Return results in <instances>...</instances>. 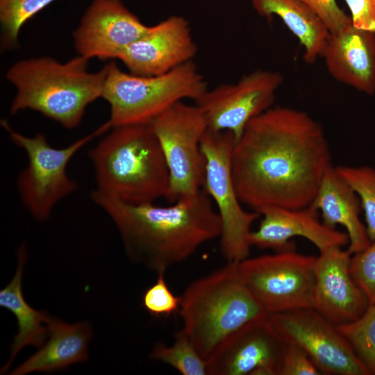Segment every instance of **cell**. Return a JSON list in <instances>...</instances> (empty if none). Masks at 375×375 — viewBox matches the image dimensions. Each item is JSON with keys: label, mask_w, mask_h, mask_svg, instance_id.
Returning a JSON list of instances; mask_svg holds the SVG:
<instances>
[{"label": "cell", "mask_w": 375, "mask_h": 375, "mask_svg": "<svg viewBox=\"0 0 375 375\" xmlns=\"http://www.w3.org/2000/svg\"><path fill=\"white\" fill-rule=\"evenodd\" d=\"M88 157L97 191L131 204L167 198L169 171L149 124L113 127L89 151Z\"/></svg>", "instance_id": "4"}, {"label": "cell", "mask_w": 375, "mask_h": 375, "mask_svg": "<svg viewBox=\"0 0 375 375\" xmlns=\"http://www.w3.org/2000/svg\"><path fill=\"white\" fill-rule=\"evenodd\" d=\"M258 13L278 15L303 46V60L312 64L322 56L329 31L321 19L299 0H252Z\"/></svg>", "instance_id": "22"}, {"label": "cell", "mask_w": 375, "mask_h": 375, "mask_svg": "<svg viewBox=\"0 0 375 375\" xmlns=\"http://www.w3.org/2000/svg\"><path fill=\"white\" fill-rule=\"evenodd\" d=\"M285 343L303 350L322 374L371 375L337 327L311 308L269 315Z\"/></svg>", "instance_id": "11"}, {"label": "cell", "mask_w": 375, "mask_h": 375, "mask_svg": "<svg viewBox=\"0 0 375 375\" xmlns=\"http://www.w3.org/2000/svg\"><path fill=\"white\" fill-rule=\"evenodd\" d=\"M101 97L110 105L111 127L149 124L175 103L197 101L208 89L192 62L160 75L140 76L122 71L110 61Z\"/></svg>", "instance_id": "6"}, {"label": "cell", "mask_w": 375, "mask_h": 375, "mask_svg": "<svg viewBox=\"0 0 375 375\" xmlns=\"http://www.w3.org/2000/svg\"><path fill=\"white\" fill-rule=\"evenodd\" d=\"M307 353L300 347L285 343L278 375H321Z\"/></svg>", "instance_id": "30"}, {"label": "cell", "mask_w": 375, "mask_h": 375, "mask_svg": "<svg viewBox=\"0 0 375 375\" xmlns=\"http://www.w3.org/2000/svg\"><path fill=\"white\" fill-rule=\"evenodd\" d=\"M91 337L92 328L88 323L67 324L51 317L47 342L9 374L51 372L85 362L88 359V347Z\"/></svg>", "instance_id": "20"}, {"label": "cell", "mask_w": 375, "mask_h": 375, "mask_svg": "<svg viewBox=\"0 0 375 375\" xmlns=\"http://www.w3.org/2000/svg\"><path fill=\"white\" fill-rule=\"evenodd\" d=\"M267 316L224 342L207 361L208 375H278L285 342Z\"/></svg>", "instance_id": "13"}, {"label": "cell", "mask_w": 375, "mask_h": 375, "mask_svg": "<svg viewBox=\"0 0 375 375\" xmlns=\"http://www.w3.org/2000/svg\"><path fill=\"white\" fill-rule=\"evenodd\" d=\"M150 358L165 363L183 375H207V362L182 330L175 334L171 346L156 344Z\"/></svg>", "instance_id": "23"}, {"label": "cell", "mask_w": 375, "mask_h": 375, "mask_svg": "<svg viewBox=\"0 0 375 375\" xmlns=\"http://www.w3.org/2000/svg\"><path fill=\"white\" fill-rule=\"evenodd\" d=\"M351 255L333 247L316 258L312 308L335 326L357 319L369 305L351 274Z\"/></svg>", "instance_id": "15"}, {"label": "cell", "mask_w": 375, "mask_h": 375, "mask_svg": "<svg viewBox=\"0 0 375 375\" xmlns=\"http://www.w3.org/2000/svg\"><path fill=\"white\" fill-rule=\"evenodd\" d=\"M56 0H0V22L4 48L18 45L24 24Z\"/></svg>", "instance_id": "26"}, {"label": "cell", "mask_w": 375, "mask_h": 375, "mask_svg": "<svg viewBox=\"0 0 375 375\" xmlns=\"http://www.w3.org/2000/svg\"><path fill=\"white\" fill-rule=\"evenodd\" d=\"M316 258L292 249L247 258L237 267L242 282L269 315L312 308Z\"/></svg>", "instance_id": "9"}, {"label": "cell", "mask_w": 375, "mask_h": 375, "mask_svg": "<svg viewBox=\"0 0 375 375\" xmlns=\"http://www.w3.org/2000/svg\"><path fill=\"white\" fill-rule=\"evenodd\" d=\"M180 299L181 330L206 362L233 333L268 315L242 282L237 262L194 280Z\"/></svg>", "instance_id": "5"}, {"label": "cell", "mask_w": 375, "mask_h": 375, "mask_svg": "<svg viewBox=\"0 0 375 375\" xmlns=\"http://www.w3.org/2000/svg\"><path fill=\"white\" fill-rule=\"evenodd\" d=\"M283 82L278 72L256 69L235 83L208 89L195 104L208 129L230 131L236 142L253 118L272 107Z\"/></svg>", "instance_id": "12"}, {"label": "cell", "mask_w": 375, "mask_h": 375, "mask_svg": "<svg viewBox=\"0 0 375 375\" xmlns=\"http://www.w3.org/2000/svg\"><path fill=\"white\" fill-rule=\"evenodd\" d=\"M324 23L330 33L352 25V19L336 3L335 0H299Z\"/></svg>", "instance_id": "29"}, {"label": "cell", "mask_w": 375, "mask_h": 375, "mask_svg": "<svg viewBox=\"0 0 375 375\" xmlns=\"http://www.w3.org/2000/svg\"><path fill=\"white\" fill-rule=\"evenodd\" d=\"M350 272L369 304L375 303V240L364 250L351 255Z\"/></svg>", "instance_id": "28"}, {"label": "cell", "mask_w": 375, "mask_h": 375, "mask_svg": "<svg viewBox=\"0 0 375 375\" xmlns=\"http://www.w3.org/2000/svg\"><path fill=\"white\" fill-rule=\"evenodd\" d=\"M326 226L345 228L349 238L347 250L354 254L366 249L371 241L362 222L359 198L350 185L338 174L334 166L324 175L310 204Z\"/></svg>", "instance_id": "19"}, {"label": "cell", "mask_w": 375, "mask_h": 375, "mask_svg": "<svg viewBox=\"0 0 375 375\" xmlns=\"http://www.w3.org/2000/svg\"><path fill=\"white\" fill-rule=\"evenodd\" d=\"M322 56L338 81L367 94L375 92V33L352 24L329 33Z\"/></svg>", "instance_id": "18"}, {"label": "cell", "mask_w": 375, "mask_h": 375, "mask_svg": "<svg viewBox=\"0 0 375 375\" xmlns=\"http://www.w3.org/2000/svg\"><path fill=\"white\" fill-rule=\"evenodd\" d=\"M338 174L358 195L364 212L365 226L371 242L375 240V168L364 166L335 167Z\"/></svg>", "instance_id": "25"}, {"label": "cell", "mask_w": 375, "mask_h": 375, "mask_svg": "<svg viewBox=\"0 0 375 375\" xmlns=\"http://www.w3.org/2000/svg\"><path fill=\"white\" fill-rule=\"evenodd\" d=\"M1 125L12 143L27 156L28 163L17 176V188L21 202L39 222L47 220L54 206L77 189L76 182L67 172L72 157L92 140L112 128L108 121L69 145L56 148L41 133L28 137L15 131L5 119L1 121Z\"/></svg>", "instance_id": "7"}, {"label": "cell", "mask_w": 375, "mask_h": 375, "mask_svg": "<svg viewBox=\"0 0 375 375\" xmlns=\"http://www.w3.org/2000/svg\"><path fill=\"white\" fill-rule=\"evenodd\" d=\"M147 27L120 0H93L74 31V47L88 60L118 59Z\"/></svg>", "instance_id": "14"}, {"label": "cell", "mask_w": 375, "mask_h": 375, "mask_svg": "<svg viewBox=\"0 0 375 375\" xmlns=\"http://www.w3.org/2000/svg\"><path fill=\"white\" fill-rule=\"evenodd\" d=\"M335 326L370 374L375 375V303L357 319Z\"/></svg>", "instance_id": "24"}, {"label": "cell", "mask_w": 375, "mask_h": 375, "mask_svg": "<svg viewBox=\"0 0 375 375\" xmlns=\"http://www.w3.org/2000/svg\"><path fill=\"white\" fill-rule=\"evenodd\" d=\"M88 59L78 56L65 62L43 56L21 60L7 71L16 88L10 112L37 111L72 129L82 121L86 108L101 97L106 67L88 70Z\"/></svg>", "instance_id": "3"}, {"label": "cell", "mask_w": 375, "mask_h": 375, "mask_svg": "<svg viewBox=\"0 0 375 375\" xmlns=\"http://www.w3.org/2000/svg\"><path fill=\"white\" fill-rule=\"evenodd\" d=\"M333 167L322 125L298 109L271 107L246 126L234 144L232 174L240 200L251 210L312 203Z\"/></svg>", "instance_id": "1"}, {"label": "cell", "mask_w": 375, "mask_h": 375, "mask_svg": "<svg viewBox=\"0 0 375 375\" xmlns=\"http://www.w3.org/2000/svg\"><path fill=\"white\" fill-rule=\"evenodd\" d=\"M262 217L258 228L251 231V247L281 251L294 249L292 239L301 237L315 246L319 252L349 244L346 232L323 223L318 212L311 206L288 208L268 206L257 211Z\"/></svg>", "instance_id": "17"}, {"label": "cell", "mask_w": 375, "mask_h": 375, "mask_svg": "<svg viewBox=\"0 0 375 375\" xmlns=\"http://www.w3.org/2000/svg\"><path fill=\"white\" fill-rule=\"evenodd\" d=\"M25 261V250L20 249L15 274L11 281L0 290V306L14 314L18 326V331L10 347V358L1 367V374L7 372L15 356L24 347H40L49 336V322L51 317L45 312L32 308L22 293V281Z\"/></svg>", "instance_id": "21"}, {"label": "cell", "mask_w": 375, "mask_h": 375, "mask_svg": "<svg viewBox=\"0 0 375 375\" xmlns=\"http://www.w3.org/2000/svg\"><path fill=\"white\" fill-rule=\"evenodd\" d=\"M164 272L157 274V278L142 295V305L153 317L169 316L178 312L181 299L173 294L165 281Z\"/></svg>", "instance_id": "27"}, {"label": "cell", "mask_w": 375, "mask_h": 375, "mask_svg": "<svg viewBox=\"0 0 375 375\" xmlns=\"http://www.w3.org/2000/svg\"><path fill=\"white\" fill-rule=\"evenodd\" d=\"M197 52L188 21L172 16L147 27L119 56L128 72L155 76L192 61Z\"/></svg>", "instance_id": "16"}, {"label": "cell", "mask_w": 375, "mask_h": 375, "mask_svg": "<svg viewBox=\"0 0 375 375\" xmlns=\"http://www.w3.org/2000/svg\"><path fill=\"white\" fill-rule=\"evenodd\" d=\"M372 12L375 20V0H372Z\"/></svg>", "instance_id": "32"}, {"label": "cell", "mask_w": 375, "mask_h": 375, "mask_svg": "<svg viewBox=\"0 0 375 375\" xmlns=\"http://www.w3.org/2000/svg\"><path fill=\"white\" fill-rule=\"evenodd\" d=\"M91 199L114 222L130 260L156 274L186 260L221 235L219 216L204 189L167 206L127 203L97 190Z\"/></svg>", "instance_id": "2"}, {"label": "cell", "mask_w": 375, "mask_h": 375, "mask_svg": "<svg viewBox=\"0 0 375 375\" xmlns=\"http://www.w3.org/2000/svg\"><path fill=\"white\" fill-rule=\"evenodd\" d=\"M162 151L169 174L166 199L193 196L203 189L205 158L201 138L208 129L197 104L179 101L149 123Z\"/></svg>", "instance_id": "10"}, {"label": "cell", "mask_w": 375, "mask_h": 375, "mask_svg": "<svg viewBox=\"0 0 375 375\" xmlns=\"http://www.w3.org/2000/svg\"><path fill=\"white\" fill-rule=\"evenodd\" d=\"M235 143L231 132L208 128L201 149L206 164L203 189L214 202L222 223L221 253L226 262H239L249 256L251 226L260 215L245 210L238 195L231 167Z\"/></svg>", "instance_id": "8"}, {"label": "cell", "mask_w": 375, "mask_h": 375, "mask_svg": "<svg viewBox=\"0 0 375 375\" xmlns=\"http://www.w3.org/2000/svg\"><path fill=\"white\" fill-rule=\"evenodd\" d=\"M352 16L353 26L375 33V20L372 12V0H345Z\"/></svg>", "instance_id": "31"}]
</instances>
